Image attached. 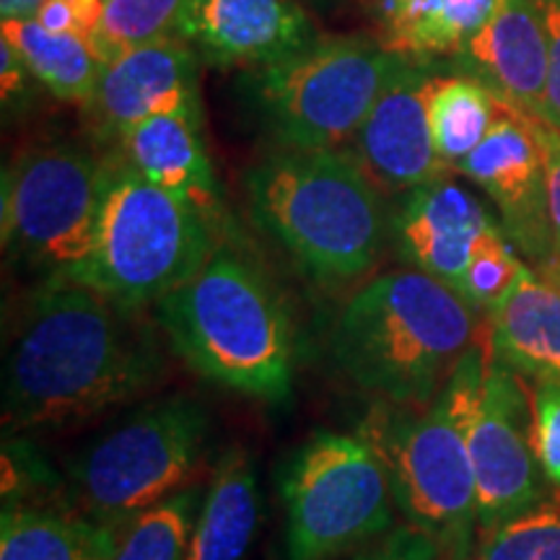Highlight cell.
<instances>
[{"instance_id":"1","label":"cell","mask_w":560,"mask_h":560,"mask_svg":"<svg viewBox=\"0 0 560 560\" xmlns=\"http://www.w3.org/2000/svg\"><path fill=\"white\" fill-rule=\"evenodd\" d=\"M166 361L140 310L52 276L32 293L3 363V425L73 429L156 387Z\"/></svg>"},{"instance_id":"2","label":"cell","mask_w":560,"mask_h":560,"mask_svg":"<svg viewBox=\"0 0 560 560\" xmlns=\"http://www.w3.org/2000/svg\"><path fill=\"white\" fill-rule=\"evenodd\" d=\"M480 310L452 285L405 268L366 280L330 327V359L376 400L429 405L478 342Z\"/></svg>"},{"instance_id":"3","label":"cell","mask_w":560,"mask_h":560,"mask_svg":"<svg viewBox=\"0 0 560 560\" xmlns=\"http://www.w3.org/2000/svg\"><path fill=\"white\" fill-rule=\"evenodd\" d=\"M488 350L482 325L478 342L462 355L429 405L380 400L359 425V436L387 470L392 499L405 522L429 532L459 560H472L478 545L470 425Z\"/></svg>"},{"instance_id":"4","label":"cell","mask_w":560,"mask_h":560,"mask_svg":"<svg viewBox=\"0 0 560 560\" xmlns=\"http://www.w3.org/2000/svg\"><path fill=\"white\" fill-rule=\"evenodd\" d=\"M244 185L252 221L312 283L342 289L380 262L387 215L353 151L278 149Z\"/></svg>"},{"instance_id":"5","label":"cell","mask_w":560,"mask_h":560,"mask_svg":"<svg viewBox=\"0 0 560 560\" xmlns=\"http://www.w3.org/2000/svg\"><path fill=\"white\" fill-rule=\"evenodd\" d=\"M159 327L195 374L255 400L293 395L296 335L283 299L255 262L215 247L185 285L156 304Z\"/></svg>"},{"instance_id":"6","label":"cell","mask_w":560,"mask_h":560,"mask_svg":"<svg viewBox=\"0 0 560 560\" xmlns=\"http://www.w3.org/2000/svg\"><path fill=\"white\" fill-rule=\"evenodd\" d=\"M208 441L210 416L195 397H159L70 457L68 509L120 529L140 511L190 488Z\"/></svg>"},{"instance_id":"7","label":"cell","mask_w":560,"mask_h":560,"mask_svg":"<svg viewBox=\"0 0 560 560\" xmlns=\"http://www.w3.org/2000/svg\"><path fill=\"white\" fill-rule=\"evenodd\" d=\"M213 231L198 208L140 177L120 159L112 170L96 247L73 280L143 310L208 262L215 249Z\"/></svg>"},{"instance_id":"8","label":"cell","mask_w":560,"mask_h":560,"mask_svg":"<svg viewBox=\"0 0 560 560\" xmlns=\"http://www.w3.org/2000/svg\"><path fill=\"white\" fill-rule=\"evenodd\" d=\"M402 60L361 34L317 37L289 58L255 68L252 100L280 149H340L353 143Z\"/></svg>"},{"instance_id":"9","label":"cell","mask_w":560,"mask_h":560,"mask_svg":"<svg viewBox=\"0 0 560 560\" xmlns=\"http://www.w3.org/2000/svg\"><path fill=\"white\" fill-rule=\"evenodd\" d=\"M280 560H340L395 527L382 459L361 436L317 431L283 462Z\"/></svg>"},{"instance_id":"10","label":"cell","mask_w":560,"mask_h":560,"mask_svg":"<svg viewBox=\"0 0 560 560\" xmlns=\"http://www.w3.org/2000/svg\"><path fill=\"white\" fill-rule=\"evenodd\" d=\"M115 164L68 143L32 145L3 172V249L47 278H75L100 234Z\"/></svg>"},{"instance_id":"11","label":"cell","mask_w":560,"mask_h":560,"mask_svg":"<svg viewBox=\"0 0 560 560\" xmlns=\"http://www.w3.org/2000/svg\"><path fill=\"white\" fill-rule=\"evenodd\" d=\"M470 457L478 493V532L522 514L552 493L537 459L532 392L524 376L490 350L470 425Z\"/></svg>"},{"instance_id":"12","label":"cell","mask_w":560,"mask_h":560,"mask_svg":"<svg viewBox=\"0 0 560 560\" xmlns=\"http://www.w3.org/2000/svg\"><path fill=\"white\" fill-rule=\"evenodd\" d=\"M454 170L488 195L499 210L501 229L535 270L556 257L537 117L503 102L488 136Z\"/></svg>"},{"instance_id":"13","label":"cell","mask_w":560,"mask_h":560,"mask_svg":"<svg viewBox=\"0 0 560 560\" xmlns=\"http://www.w3.org/2000/svg\"><path fill=\"white\" fill-rule=\"evenodd\" d=\"M436 79L431 62L405 58L355 132V159L380 190L408 192L450 172L431 130L429 104Z\"/></svg>"},{"instance_id":"14","label":"cell","mask_w":560,"mask_h":560,"mask_svg":"<svg viewBox=\"0 0 560 560\" xmlns=\"http://www.w3.org/2000/svg\"><path fill=\"white\" fill-rule=\"evenodd\" d=\"M198 79V55L177 34L112 55L86 104L94 132L120 143L125 132L149 117L200 115Z\"/></svg>"},{"instance_id":"15","label":"cell","mask_w":560,"mask_h":560,"mask_svg":"<svg viewBox=\"0 0 560 560\" xmlns=\"http://www.w3.org/2000/svg\"><path fill=\"white\" fill-rule=\"evenodd\" d=\"M499 229L501 221L446 174L408 190L389 223L397 257L454 291L462 289L482 240Z\"/></svg>"},{"instance_id":"16","label":"cell","mask_w":560,"mask_h":560,"mask_svg":"<svg viewBox=\"0 0 560 560\" xmlns=\"http://www.w3.org/2000/svg\"><path fill=\"white\" fill-rule=\"evenodd\" d=\"M179 37L223 68H265L317 39L293 0H187Z\"/></svg>"},{"instance_id":"17","label":"cell","mask_w":560,"mask_h":560,"mask_svg":"<svg viewBox=\"0 0 560 560\" xmlns=\"http://www.w3.org/2000/svg\"><path fill=\"white\" fill-rule=\"evenodd\" d=\"M454 70L486 83L514 109L542 120L548 37L535 0H501L488 24L454 52Z\"/></svg>"},{"instance_id":"18","label":"cell","mask_w":560,"mask_h":560,"mask_svg":"<svg viewBox=\"0 0 560 560\" xmlns=\"http://www.w3.org/2000/svg\"><path fill=\"white\" fill-rule=\"evenodd\" d=\"M120 159L140 177L164 187L219 226L221 187L202 143L200 115L170 112L130 128L120 138Z\"/></svg>"},{"instance_id":"19","label":"cell","mask_w":560,"mask_h":560,"mask_svg":"<svg viewBox=\"0 0 560 560\" xmlns=\"http://www.w3.org/2000/svg\"><path fill=\"white\" fill-rule=\"evenodd\" d=\"M488 346L524 380L560 382V291L529 265L488 310Z\"/></svg>"},{"instance_id":"20","label":"cell","mask_w":560,"mask_h":560,"mask_svg":"<svg viewBox=\"0 0 560 560\" xmlns=\"http://www.w3.org/2000/svg\"><path fill=\"white\" fill-rule=\"evenodd\" d=\"M260 520L252 454L231 446L215 465L185 560H244Z\"/></svg>"},{"instance_id":"21","label":"cell","mask_w":560,"mask_h":560,"mask_svg":"<svg viewBox=\"0 0 560 560\" xmlns=\"http://www.w3.org/2000/svg\"><path fill=\"white\" fill-rule=\"evenodd\" d=\"M117 527L73 509L3 506L0 560H112Z\"/></svg>"},{"instance_id":"22","label":"cell","mask_w":560,"mask_h":560,"mask_svg":"<svg viewBox=\"0 0 560 560\" xmlns=\"http://www.w3.org/2000/svg\"><path fill=\"white\" fill-rule=\"evenodd\" d=\"M501 0H382V42L392 52L431 62L478 34Z\"/></svg>"},{"instance_id":"23","label":"cell","mask_w":560,"mask_h":560,"mask_svg":"<svg viewBox=\"0 0 560 560\" xmlns=\"http://www.w3.org/2000/svg\"><path fill=\"white\" fill-rule=\"evenodd\" d=\"M0 37L16 47L39 86H45L52 96L81 107L91 102L104 58L86 42L45 30L37 19H3Z\"/></svg>"},{"instance_id":"24","label":"cell","mask_w":560,"mask_h":560,"mask_svg":"<svg viewBox=\"0 0 560 560\" xmlns=\"http://www.w3.org/2000/svg\"><path fill=\"white\" fill-rule=\"evenodd\" d=\"M503 100L486 83L467 73L439 75L431 91V130L441 161L450 170L478 149L480 140L493 128Z\"/></svg>"},{"instance_id":"25","label":"cell","mask_w":560,"mask_h":560,"mask_svg":"<svg viewBox=\"0 0 560 560\" xmlns=\"http://www.w3.org/2000/svg\"><path fill=\"white\" fill-rule=\"evenodd\" d=\"M202 495L206 490L190 486L140 511L117 529L112 560H185Z\"/></svg>"},{"instance_id":"26","label":"cell","mask_w":560,"mask_h":560,"mask_svg":"<svg viewBox=\"0 0 560 560\" xmlns=\"http://www.w3.org/2000/svg\"><path fill=\"white\" fill-rule=\"evenodd\" d=\"M472 560H560V490L478 532Z\"/></svg>"},{"instance_id":"27","label":"cell","mask_w":560,"mask_h":560,"mask_svg":"<svg viewBox=\"0 0 560 560\" xmlns=\"http://www.w3.org/2000/svg\"><path fill=\"white\" fill-rule=\"evenodd\" d=\"M187 0H104L100 50L107 62L112 55L130 50L179 32Z\"/></svg>"},{"instance_id":"28","label":"cell","mask_w":560,"mask_h":560,"mask_svg":"<svg viewBox=\"0 0 560 560\" xmlns=\"http://www.w3.org/2000/svg\"><path fill=\"white\" fill-rule=\"evenodd\" d=\"M516 252L520 249L511 244L503 229L493 231V234L482 240L459 289L462 296L470 301L475 310L488 312L516 283L520 272L527 268V262Z\"/></svg>"},{"instance_id":"29","label":"cell","mask_w":560,"mask_h":560,"mask_svg":"<svg viewBox=\"0 0 560 560\" xmlns=\"http://www.w3.org/2000/svg\"><path fill=\"white\" fill-rule=\"evenodd\" d=\"M66 493L47 459L21 439L3 441V506H45L47 495Z\"/></svg>"},{"instance_id":"30","label":"cell","mask_w":560,"mask_h":560,"mask_svg":"<svg viewBox=\"0 0 560 560\" xmlns=\"http://www.w3.org/2000/svg\"><path fill=\"white\" fill-rule=\"evenodd\" d=\"M537 459L552 490H560V382L542 380L532 387Z\"/></svg>"},{"instance_id":"31","label":"cell","mask_w":560,"mask_h":560,"mask_svg":"<svg viewBox=\"0 0 560 560\" xmlns=\"http://www.w3.org/2000/svg\"><path fill=\"white\" fill-rule=\"evenodd\" d=\"M350 560H459L429 532L402 524L363 545Z\"/></svg>"},{"instance_id":"32","label":"cell","mask_w":560,"mask_h":560,"mask_svg":"<svg viewBox=\"0 0 560 560\" xmlns=\"http://www.w3.org/2000/svg\"><path fill=\"white\" fill-rule=\"evenodd\" d=\"M45 30L55 34H70L100 50V30L104 19V0H45L37 16Z\"/></svg>"},{"instance_id":"33","label":"cell","mask_w":560,"mask_h":560,"mask_svg":"<svg viewBox=\"0 0 560 560\" xmlns=\"http://www.w3.org/2000/svg\"><path fill=\"white\" fill-rule=\"evenodd\" d=\"M34 73L21 58V52L9 39L0 37V100H3L5 115H19L32 104L34 96Z\"/></svg>"},{"instance_id":"34","label":"cell","mask_w":560,"mask_h":560,"mask_svg":"<svg viewBox=\"0 0 560 560\" xmlns=\"http://www.w3.org/2000/svg\"><path fill=\"white\" fill-rule=\"evenodd\" d=\"M548 37V86L542 120L560 128V0H535Z\"/></svg>"},{"instance_id":"35","label":"cell","mask_w":560,"mask_h":560,"mask_svg":"<svg viewBox=\"0 0 560 560\" xmlns=\"http://www.w3.org/2000/svg\"><path fill=\"white\" fill-rule=\"evenodd\" d=\"M542 156H545V195H548V219L552 231L556 255H560V128L537 120Z\"/></svg>"},{"instance_id":"36","label":"cell","mask_w":560,"mask_h":560,"mask_svg":"<svg viewBox=\"0 0 560 560\" xmlns=\"http://www.w3.org/2000/svg\"><path fill=\"white\" fill-rule=\"evenodd\" d=\"M45 0H0L3 19H34Z\"/></svg>"},{"instance_id":"37","label":"cell","mask_w":560,"mask_h":560,"mask_svg":"<svg viewBox=\"0 0 560 560\" xmlns=\"http://www.w3.org/2000/svg\"><path fill=\"white\" fill-rule=\"evenodd\" d=\"M537 272H540L545 280H550V283L560 291V255L552 257V260L548 265H542V268L537 270Z\"/></svg>"}]
</instances>
